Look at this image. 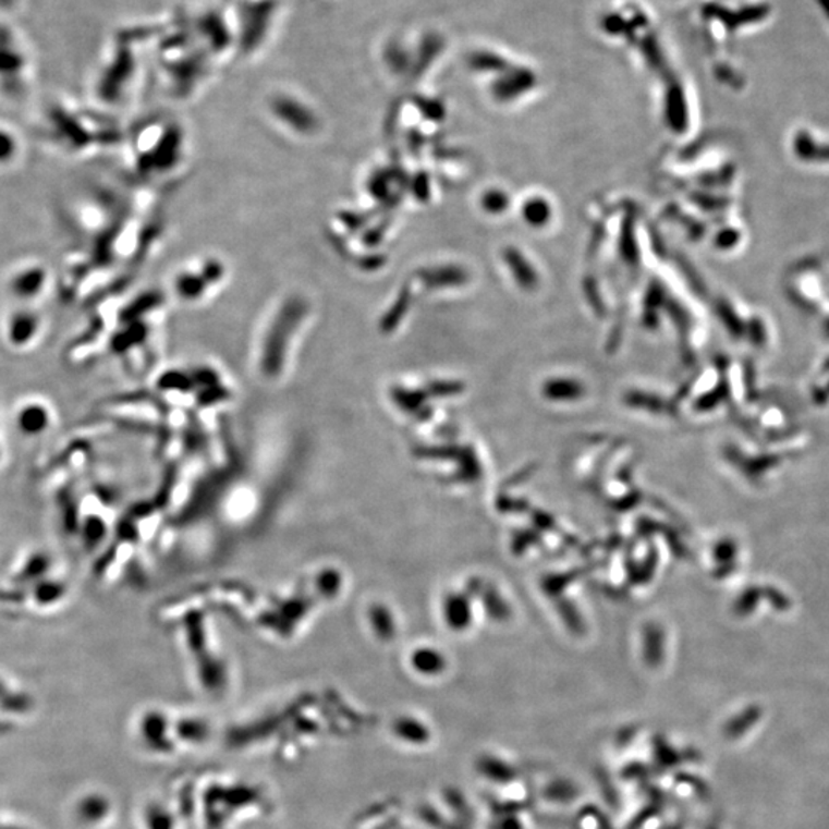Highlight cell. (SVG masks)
Masks as SVG:
<instances>
[{
    "label": "cell",
    "instance_id": "obj_1",
    "mask_svg": "<svg viewBox=\"0 0 829 829\" xmlns=\"http://www.w3.org/2000/svg\"><path fill=\"white\" fill-rule=\"evenodd\" d=\"M40 136L45 145L69 157L92 156L115 141L114 131L107 122L62 105L48 111Z\"/></svg>",
    "mask_w": 829,
    "mask_h": 829
},
{
    "label": "cell",
    "instance_id": "obj_2",
    "mask_svg": "<svg viewBox=\"0 0 829 829\" xmlns=\"http://www.w3.org/2000/svg\"><path fill=\"white\" fill-rule=\"evenodd\" d=\"M58 284L50 266L36 257L22 258L7 271L3 289L13 305L42 306L44 300Z\"/></svg>",
    "mask_w": 829,
    "mask_h": 829
},
{
    "label": "cell",
    "instance_id": "obj_3",
    "mask_svg": "<svg viewBox=\"0 0 829 829\" xmlns=\"http://www.w3.org/2000/svg\"><path fill=\"white\" fill-rule=\"evenodd\" d=\"M48 320L42 306L11 305L0 321V336L9 351L28 354L42 344Z\"/></svg>",
    "mask_w": 829,
    "mask_h": 829
},
{
    "label": "cell",
    "instance_id": "obj_4",
    "mask_svg": "<svg viewBox=\"0 0 829 829\" xmlns=\"http://www.w3.org/2000/svg\"><path fill=\"white\" fill-rule=\"evenodd\" d=\"M51 406L42 398H26L14 411V426L25 437H40L51 427Z\"/></svg>",
    "mask_w": 829,
    "mask_h": 829
},
{
    "label": "cell",
    "instance_id": "obj_5",
    "mask_svg": "<svg viewBox=\"0 0 829 829\" xmlns=\"http://www.w3.org/2000/svg\"><path fill=\"white\" fill-rule=\"evenodd\" d=\"M22 156H24V142L17 131L0 125V171L17 167Z\"/></svg>",
    "mask_w": 829,
    "mask_h": 829
},
{
    "label": "cell",
    "instance_id": "obj_6",
    "mask_svg": "<svg viewBox=\"0 0 829 829\" xmlns=\"http://www.w3.org/2000/svg\"><path fill=\"white\" fill-rule=\"evenodd\" d=\"M795 149H797L798 156L805 157V159H829V148H817L806 136L798 138Z\"/></svg>",
    "mask_w": 829,
    "mask_h": 829
},
{
    "label": "cell",
    "instance_id": "obj_7",
    "mask_svg": "<svg viewBox=\"0 0 829 829\" xmlns=\"http://www.w3.org/2000/svg\"><path fill=\"white\" fill-rule=\"evenodd\" d=\"M0 449H2V448H0ZM0 455H2V450H0Z\"/></svg>",
    "mask_w": 829,
    "mask_h": 829
}]
</instances>
